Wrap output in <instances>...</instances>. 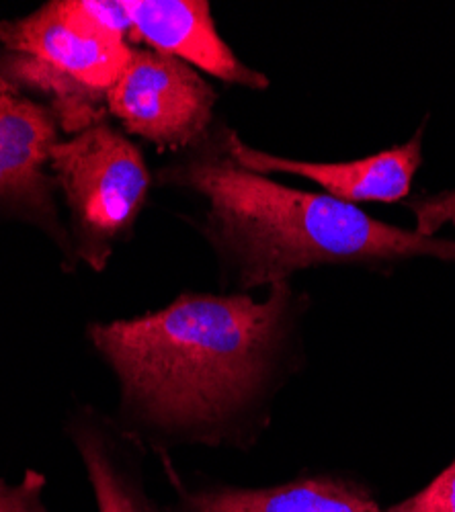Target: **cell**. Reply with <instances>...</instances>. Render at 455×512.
<instances>
[{
	"instance_id": "cell-1",
	"label": "cell",
	"mask_w": 455,
	"mask_h": 512,
	"mask_svg": "<svg viewBox=\"0 0 455 512\" xmlns=\"http://www.w3.org/2000/svg\"><path fill=\"white\" fill-rule=\"evenodd\" d=\"M302 302L289 283L265 300L183 293L138 318L91 324L121 390V412L150 441L246 445L292 359Z\"/></svg>"
},
{
	"instance_id": "cell-2",
	"label": "cell",
	"mask_w": 455,
	"mask_h": 512,
	"mask_svg": "<svg viewBox=\"0 0 455 512\" xmlns=\"http://www.w3.org/2000/svg\"><path fill=\"white\" fill-rule=\"evenodd\" d=\"M222 138V136H220ZM160 181L208 203L205 232L240 293L289 283L320 265L392 267L410 259L455 261V242L367 216L357 205L269 181L232 160L224 140L162 168Z\"/></svg>"
},
{
	"instance_id": "cell-3",
	"label": "cell",
	"mask_w": 455,
	"mask_h": 512,
	"mask_svg": "<svg viewBox=\"0 0 455 512\" xmlns=\"http://www.w3.org/2000/svg\"><path fill=\"white\" fill-rule=\"evenodd\" d=\"M0 44V72L19 91L44 97L56 123L74 136L105 121L107 93L134 48L97 21L85 0H54L3 21Z\"/></svg>"
},
{
	"instance_id": "cell-4",
	"label": "cell",
	"mask_w": 455,
	"mask_h": 512,
	"mask_svg": "<svg viewBox=\"0 0 455 512\" xmlns=\"http://www.w3.org/2000/svg\"><path fill=\"white\" fill-rule=\"evenodd\" d=\"M48 168L66 197L76 256L103 271L113 244L132 232L150 191L140 148L103 121L58 140Z\"/></svg>"
},
{
	"instance_id": "cell-5",
	"label": "cell",
	"mask_w": 455,
	"mask_h": 512,
	"mask_svg": "<svg viewBox=\"0 0 455 512\" xmlns=\"http://www.w3.org/2000/svg\"><path fill=\"white\" fill-rule=\"evenodd\" d=\"M216 93L187 62L132 48L128 66L107 93V111L126 132L162 150L201 142L214 119Z\"/></svg>"
},
{
	"instance_id": "cell-6",
	"label": "cell",
	"mask_w": 455,
	"mask_h": 512,
	"mask_svg": "<svg viewBox=\"0 0 455 512\" xmlns=\"http://www.w3.org/2000/svg\"><path fill=\"white\" fill-rule=\"evenodd\" d=\"M58 142L52 111L25 97L0 72V205L39 222L60 236L48 173L50 150Z\"/></svg>"
},
{
	"instance_id": "cell-7",
	"label": "cell",
	"mask_w": 455,
	"mask_h": 512,
	"mask_svg": "<svg viewBox=\"0 0 455 512\" xmlns=\"http://www.w3.org/2000/svg\"><path fill=\"white\" fill-rule=\"evenodd\" d=\"M425 125L408 142L349 162H304L273 156L246 146L232 130H224L222 140L236 164L259 175H296L318 187L324 195L345 203H396L402 201L423 164Z\"/></svg>"
},
{
	"instance_id": "cell-8",
	"label": "cell",
	"mask_w": 455,
	"mask_h": 512,
	"mask_svg": "<svg viewBox=\"0 0 455 512\" xmlns=\"http://www.w3.org/2000/svg\"><path fill=\"white\" fill-rule=\"evenodd\" d=\"M132 25V44L175 56L228 84L265 91V74L244 66L220 37L203 0H121Z\"/></svg>"
},
{
	"instance_id": "cell-9",
	"label": "cell",
	"mask_w": 455,
	"mask_h": 512,
	"mask_svg": "<svg viewBox=\"0 0 455 512\" xmlns=\"http://www.w3.org/2000/svg\"><path fill=\"white\" fill-rule=\"evenodd\" d=\"M181 512H388L369 486L335 474H308L277 486L210 484L181 490Z\"/></svg>"
},
{
	"instance_id": "cell-10",
	"label": "cell",
	"mask_w": 455,
	"mask_h": 512,
	"mask_svg": "<svg viewBox=\"0 0 455 512\" xmlns=\"http://www.w3.org/2000/svg\"><path fill=\"white\" fill-rule=\"evenodd\" d=\"M70 439L85 463L99 512H156L138 463L107 420L78 414L68 426Z\"/></svg>"
},
{
	"instance_id": "cell-11",
	"label": "cell",
	"mask_w": 455,
	"mask_h": 512,
	"mask_svg": "<svg viewBox=\"0 0 455 512\" xmlns=\"http://www.w3.org/2000/svg\"><path fill=\"white\" fill-rule=\"evenodd\" d=\"M388 512H455V457L423 490L390 506Z\"/></svg>"
},
{
	"instance_id": "cell-12",
	"label": "cell",
	"mask_w": 455,
	"mask_h": 512,
	"mask_svg": "<svg viewBox=\"0 0 455 512\" xmlns=\"http://www.w3.org/2000/svg\"><path fill=\"white\" fill-rule=\"evenodd\" d=\"M46 486V476L35 469H27L15 484L0 478V512H54L44 500Z\"/></svg>"
},
{
	"instance_id": "cell-13",
	"label": "cell",
	"mask_w": 455,
	"mask_h": 512,
	"mask_svg": "<svg viewBox=\"0 0 455 512\" xmlns=\"http://www.w3.org/2000/svg\"><path fill=\"white\" fill-rule=\"evenodd\" d=\"M408 207L415 216V232L435 236L445 224H455V189L415 199Z\"/></svg>"
},
{
	"instance_id": "cell-14",
	"label": "cell",
	"mask_w": 455,
	"mask_h": 512,
	"mask_svg": "<svg viewBox=\"0 0 455 512\" xmlns=\"http://www.w3.org/2000/svg\"><path fill=\"white\" fill-rule=\"evenodd\" d=\"M156 512H160V510H156Z\"/></svg>"
},
{
	"instance_id": "cell-15",
	"label": "cell",
	"mask_w": 455,
	"mask_h": 512,
	"mask_svg": "<svg viewBox=\"0 0 455 512\" xmlns=\"http://www.w3.org/2000/svg\"><path fill=\"white\" fill-rule=\"evenodd\" d=\"M453 226H455V224H453Z\"/></svg>"
}]
</instances>
